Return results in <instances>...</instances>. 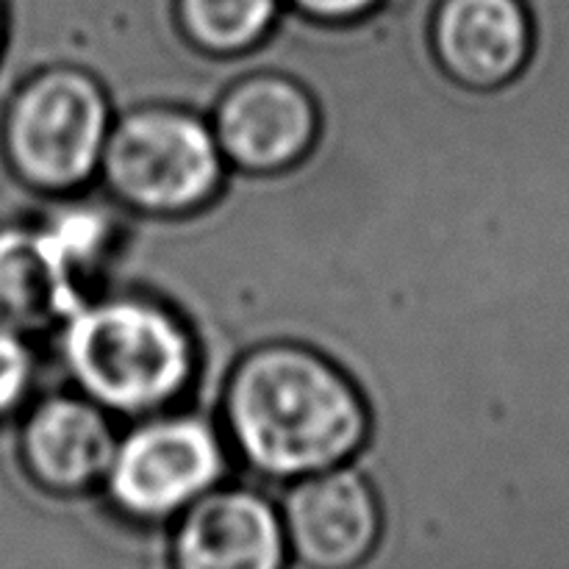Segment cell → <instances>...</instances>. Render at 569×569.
<instances>
[{"label": "cell", "instance_id": "cell-1", "mask_svg": "<svg viewBox=\"0 0 569 569\" xmlns=\"http://www.w3.org/2000/svg\"><path fill=\"white\" fill-rule=\"evenodd\" d=\"M217 422L239 465L295 481L353 461L367 439L356 383L317 350L267 342L233 365Z\"/></svg>", "mask_w": 569, "mask_h": 569}, {"label": "cell", "instance_id": "cell-2", "mask_svg": "<svg viewBox=\"0 0 569 569\" xmlns=\"http://www.w3.org/2000/svg\"><path fill=\"white\" fill-rule=\"evenodd\" d=\"M48 348L67 387L128 422L181 409L198 372L187 322L131 289L89 298L50 333Z\"/></svg>", "mask_w": 569, "mask_h": 569}, {"label": "cell", "instance_id": "cell-3", "mask_svg": "<svg viewBox=\"0 0 569 569\" xmlns=\"http://www.w3.org/2000/svg\"><path fill=\"white\" fill-rule=\"evenodd\" d=\"M111 120L114 111L98 78L72 64L42 67L6 100L0 159L33 192H81L98 183Z\"/></svg>", "mask_w": 569, "mask_h": 569}, {"label": "cell", "instance_id": "cell-4", "mask_svg": "<svg viewBox=\"0 0 569 569\" xmlns=\"http://www.w3.org/2000/svg\"><path fill=\"white\" fill-rule=\"evenodd\" d=\"M228 167L209 117L142 106L111 120L98 183L139 214H187L220 192Z\"/></svg>", "mask_w": 569, "mask_h": 569}, {"label": "cell", "instance_id": "cell-5", "mask_svg": "<svg viewBox=\"0 0 569 569\" xmlns=\"http://www.w3.org/2000/svg\"><path fill=\"white\" fill-rule=\"evenodd\" d=\"M220 422L189 409L133 420L103 478L106 503L139 526H164L231 476Z\"/></svg>", "mask_w": 569, "mask_h": 569}, {"label": "cell", "instance_id": "cell-6", "mask_svg": "<svg viewBox=\"0 0 569 569\" xmlns=\"http://www.w3.org/2000/svg\"><path fill=\"white\" fill-rule=\"evenodd\" d=\"M278 511L303 569H361L383 542L381 500L356 465L295 478Z\"/></svg>", "mask_w": 569, "mask_h": 569}, {"label": "cell", "instance_id": "cell-7", "mask_svg": "<svg viewBox=\"0 0 569 569\" xmlns=\"http://www.w3.org/2000/svg\"><path fill=\"white\" fill-rule=\"evenodd\" d=\"M209 122L228 164L244 172L298 164L320 133V111L309 89L272 70L233 81L211 109Z\"/></svg>", "mask_w": 569, "mask_h": 569}, {"label": "cell", "instance_id": "cell-8", "mask_svg": "<svg viewBox=\"0 0 569 569\" xmlns=\"http://www.w3.org/2000/svg\"><path fill=\"white\" fill-rule=\"evenodd\" d=\"M117 442L120 431L114 417L87 395L61 387H50L31 400L17 428L26 476L59 498L100 492Z\"/></svg>", "mask_w": 569, "mask_h": 569}, {"label": "cell", "instance_id": "cell-9", "mask_svg": "<svg viewBox=\"0 0 569 569\" xmlns=\"http://www.w3.org/2000/svg\"><path fill=\"white\" fill-rule=\"evenodd\" d=\"M281 511L253 487H214L172 520V569H283Z\"/></svg>", "mask_w": 569, "mask_h": 569}, {"label": "cell", "instance_id": "cell-10", "mask_svg": "<svg viewBox=\"0 0 569 569\" xmlns=\"http://www.w3.org/2000/svg\"><path fill=\"white\" fill-rule=\"evenodd\" d=\"M533 42L526 0H439L431 48L453 81L498 89L520 76Z\"/></svg>", "mask_w": 569, "mask_h": 569}, {"label": "cell", "instance_id": "cell-11", "mask_svg": "<svg viewBox=\"0 0 569 569\" xmlns=\"http://www.w3.org/2000/svg\"><path fill=\"white\" fill-rule=\"evenodd\" d=\"M89 298L39 217L0 222V326L48 339Z\"/></svg>", "mask_w": 569, "mask_h": 569}, {"label": "cell", "instance_id": "cell-12", "mask_svg": "<svg viewBox=\"0 0 569 569\" xmlns=\"http://www.w3.org/2000/svg\"><path fill=\"white\" fill-rule=\"evenodd\" d=\"M283 0H178V22L194 48L237 56L259 48L281 14Z\"/></svg>", "mask_w": 569, "mask_h": 569}, {"label": "cell", "instance_id": "cell-13", "mask_svg": "<svg viewBox=\"0 0 569 569\" xmlns=\"http://www.w3.org/2000/svg\"><path fill=\"white\" fill-rule=\"evenodd\" d=\"M42 359L33 350V339L0 326V426L20 415L33 400Z\"/></svg>", "mask_w": 569, "mask_h": 569}, {"label": "cell", "instance_id": "cell-14", "mask_svg": "<svg viewBox=\"0 0 569 569\" xmlns=\"http://www.w3.org/2000/svg\"><path fill=\"white\" fill-rule=\"evenodd\" d=\"M287 6L298 9L300 14L320 22H350L370 14L381 6V0H283Z\"/></svg>", "mask_w": 569, "mask_h": 569}, {"label": "cell", "instance_id": "cell-15", "mask_svg": "<svg viewBox=\"0 0 569 569\" xmlns=\"http://www.w3.org/2000/svg\"><path fill=\"white\" fill-rule=\"evenodd\" d=\"M0 48H3V6H0Z\"/></svg>", "mask_w": 569, "mask_h": 569}]
</instances>
